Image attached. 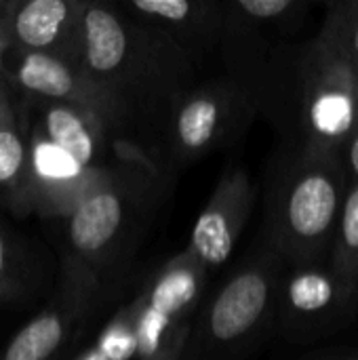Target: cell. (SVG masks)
<instances>
[{"label":"cell","instance_id":"ba28073f","mask_svg":"<svg viewBox=\"0 0 358 360\" xmlns=\"http://www.w3.org/2000/svg\"><path fill=\"white\" fill-rule=\"evenodd\" d=\"M358 316V287L329 264H283L274 297V333L308 344L352 325Z\"/></svg>","mask_w":358,"mask_h":360},{"label":"cell","instance_id":"7a4b0ae2","mask_svg":"<svg viewBox=\"0 0 358 360\" xmlns=\"http://www.w3.org/2000/svg\"><path fill=\"white\" fill-rule=\"evenodd\" d=\"M249 89L283 148L344 158L358 124V72L321 34L274 44Z\"/></svg>","mask_w":358,"mask_h":360},{"label":"cell","instance_id":"5bb4252c","mask_svg":"<svg viewBox=\"0 0 358 360\" xmlns=\"http://www.w3.org/2000/svg\"><path fill=\"white\" fill-rule=\"evenodd\" d=\"M0 207L15 217L34 213L30 133L19 95L0 108Z\"/></svg>","mask_w":358,"mask_h":360},{"label":"cell","instance_id":"ffe728a7","mask_svg":"<svg viewBox=\"0 0 358 360\" xmlns=\"http://www.w3.org/2000/svg\"><path fill=\"white\" fill-rule=\"evenodd\" d=\"M344 167H346V177L350 184H358V124L352 131L348 146L344 150Z\"/></svg>","mask_w":358,"mask_h":360},{"label":"cell","instance_id":"ac0fdd59","mask_svg":"<svg viewBox=\"0 0 358 360\" xmlns=\"http://www.w3.org/2000/svg\"><path fill=\"white\" fill-rule=\"evenodd\" d=\"M329 266L342 278L358 287V184L348 181Z\"/></svg>","mask_w":358,"mask_h":360},{"label":"cell","instance_id":"8992f818","mask_svg":"<svg viewBox=\"0 0 358 360\" xmlns=\"http://www.w3.org/2000/svg\"><path fill=\"white\" fill-rule=\"evenodd\" d=\"M257 118L260 103L247 84L228 74L205 78L171 108L154 160L173 179L186 167L236 143Z\"/></svg>","mask_w":358,"mask_h":360},{"label":"cell","instance_id":"9a60e30c","mask_svg":"<svg viewBox=\"0 0 358 360\" xmlns=\"http://www.w3.org/2000/svg\"><path fill=\"white\" fill-rule=\"evenodd\" d=\"M137 304L135 297L124 302L97 338L72 360H131L137 356Z\"/></svg>","mask_w":358,"mask_h":360},{"label":"cell","instance_id":"7c38bea8","mask_svg":"<svg viewBox=\"0 0 358 360\" xmlns=\"http://www.w3.org/2000/svg\"><path fill=\"white\" fill-rule=\"evenodd\" d=\"M84 6V0H15L0 27V42L80 68Z\"/></svg>","mask_w":358,"mask_h":360},{"label":"cell","instance_id":"603a6c76","mask_svg":"<svg viewBox=\"0 0 358 360\" xmlns=\"http://www.w3.org/2000/svg\"><path fill=\"white\" fill-rule=\"evenodd\" d=\"M338 360H358V352L350 354V356H344V359H338Z\"/></svg>","mask_w":358,"mask_h":360},{"label":"cell","instance_id":"277c9868","mask_svg":"<svg viewBox=\"0 0 358 360\" xmlns=\"http://www.w3.org/2000/svg\"><path fill=\"white\" fill-rule=\"evenodd\" d=\"M346 188L342 156L281 146L268 169L264 243L287 266L329 264Z\"/></svg>","mask_w":358,"mask_h":360},{"label":"cell","instance_id":"44dd1931","mask_svg":"<svg viewBox=\"0 0 358 360\" xmlns=\"http://www.w3.org/2000/svg\"><path fill=\"white\" fill-rule=\"evenodd\" d=\"M15 95H17V91L13 89V84H11V80H8V76L4 72L2 59H0V108L6 105L8 101H13Z\"/></svg>","mask_w":358,"mask_h":360},{"label":"cell","instance_id":"6da1fadb","mask_svg":"<svg viewBox=\"0 0 358 360\" xmlns=\"http://www.w3.org/2000/svg\"><path fill=\"white\" fill-rule=\"evenodd\" d=\"M80 68L118 105L133 146L154 160L171 108L200 82L205 65L116 2H87Z\"/></svg>","mask_w":358,"mask_h":360},{"label":"cell","instance_id":"d6986e66","mask_svg":"<svg viewBox=\"0 0 358 360\" xmlns=\"http://www.w3.org/2000/svg\"><path fill=\"white\" fill-rule=\"evenodd\" d=\"M319 34L333 44L358 72V0L331 2Z\"/></svg>","mask_w":358,"mask_h":360},{"label":"cell","instance_id":"3957f363","mask_svg":"<svg viewBox=\"0 0 358 360\" xmlns=\"http://www.w3.org/2000/svg\"><path fill=\"white\" fill-rule=\"evenodd\" d=\"M169 190L171 177L148 154L124 146L101 181L63 219V259L101 287L122 291L133 257Z\"/></svg>","mask_w":358,"mask_h":360},{"label":"cell","instance_id":"e0dca14e","mask_svg":"<svg viewBox=\"0 0 358 360\" xmlns=\"http://www.w3.org/2000/svg\"><path fill=\"white\" fill-rule=\"evenodd\" d=\"M230 13L243 23L262 32H291L308 13L302 0H228Z\"/></svg>","mask_w":358,"mask_h":360},{"label":"cell","instance_id":"5b68a950","mask_svg":"<svg viewBox=\"0 0 358 360\" xmlns=\"http://www.w3.org/2000/svg\"><path fill=\"white\" fill-rule=\"evenodd\" d=\"M283 259L262 240L205 297L177 360H249L274 331V297Z\"/></svg>","mask_w":358,"mask_h":360},{"label":"cell","instance_id":"4fadbf2b","mask_svg":"<svg viewBox=\"0 0 358 360\" xmlns=\"http://www.w3.org/2000/svg\"><path fill=\"white\" fill-rule=\"evenodd\" d=\"M116 4L124 15L165 32L203 65L211 55H219L226 36V2L222 0H131Z\"/></svg>","mask_w":358,"mask_h":360},{"label":"cell","instance_id":"7402d4cb","mask_svg":"<svg viewBox=\"0 0 358 360\" xmlns=\"http://www.w3.org/2000/svg\"><path fill=\"white\" fill-rule=\"evenodd\" d=\"M13 2H15V0H0V27H2V23L6 21V17H8V13H11Z\"/></svg>","mask_w":358,"mask_h":360},{"label":"cell","instance_id":"9c48e42d","mask_svg":"<svg viewBox=\"0 0 358 360\" xmlns=\"http://www.w3.org/2000/svg\"><path fill=\"white\" fill-rule=\"evenodd\" d=\"M116 293L120 291L101 287L63 259L59 291L40 314L13 335L0 360H55Z\"/></svg>","mask_w":358,"mask_h":360},{"label":"cell","instance_id":"2e32d148","mask_svg":"<svg viewBox=\"0 0 358 360\" xmlns=\"http://www.w3.org/2000/svg\"><path fill=\"white\" fill-rule=\"evenodd\" d=\"M38 289V270L13 232L0 221V304L15 306Z\"/></svg>","mask_w":358,"mask_h":360},{"label":"cell","instance_id":"30bf717a","mask_svg":"<svg viewBox=\"0 0 358 360\" xmlns=\"http://www.w3.org/2000/svg\"><path fill=\"white\" fill-rule=\"evenodd\" d=\"M0 59L19 97L40 103H63L89 110L114 124L122 139L133 146L122 112L112 101V97L82 72V68L49 55L21 53L4 46L2 42Z\"/></svg>","mask_w":358,"mask_h":360},{"label":"cell","instance_id":"8fae6325","mask_svg":"<svg viewBox=\"0 0 358 360\" xmlns=\"http://www.w3.org/2000/svg\"><path fill=\"white\" fill-rule=\"evenodd\" d=\"M257 188L243 165L228 167L198 213L186 251L211 270L226 266L251 219Z\"/></svg>","mask_w":358,"mask_h":360},{"label":"cell","instance_id":"52a82bcc","mask_svg":"<svg viewBox=\"0 0 358 360\" xmlns=\"http://www.w3.org/2000/svg\"><path fill=\"white\" fill-rule=\"evenodd\" d=\"M209 270L186 249L167 259L135 295L137 359L177 360L205 302Z\"/></svg>","mask_w":358,"mask_h":360}]
</instances>
